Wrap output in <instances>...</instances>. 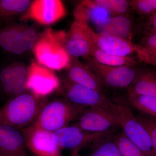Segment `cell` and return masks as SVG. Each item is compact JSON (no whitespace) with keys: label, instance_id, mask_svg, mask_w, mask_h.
Masks as SVG:
<instances>
[{"label":"cell","instance_id":"6da1fadb","mask_svg":"<svg viewBox=\"0 0 156 156\" xmlns=\"http://www.w3.org/2000/svg\"><path fill=\"white\" fill-rule=\"evenodd\" d=\"M67 34L63 31L48 29L34 47V52L40 65L50 69L59 70L70 66L71 56L65 48Z\"/></svg>","mask_w":156,"mask_h":156},{"label":"cell","instance_id":"7a4b0ae2","mask_svg":"<svg viewBox=\"0 0 156 156\" xmlns=\"http://www.w3.org/2000/svg\"><path fill=\"white\" fill-rule=\"evenodd\" d=\"M39 99L24 92L13 97L0 109V123L21 130L31 126L45 103Z\"/></svg>","mask_w":156,"mask_h":156},{"label":"cell","instance_id":"3957f363","mask_svg":"<svg viewBox=\"0 0 156 156\" xmlns=\"http://www.w3.org/2000/svg\"><path fill=\"white\" fill-rule=\"evenodd\" d=\"M86 108L67 99L52 101L43 105L31 126L53 132L68 126Z\"/></svg>","mask_w":156,"mask_h":156},{"label":"cell","instance_id":"277c9868","mask_svg":"<svg viewBox=\"0 0 156 156\" xmlns=\"http://www.w3.org/2000/svg\"><path fill=\"white\" fill-rule=\"evenodd\" d=\"M118 131L93 133L72 125L52 132V136L53 141L60 149L79 151L84 148L93 147L105 140L112 138Z\"/></svg>","mask_w":156,"mask_h":156},{"label":"cell","instance_id":"5b68a950","mask_svg":"<svg viewBox=\"0 0 156 156\" xmlns=\"http://www.w3.org/2000/svg\"><path fill=\"white\" fill-rule=\"evenodd\" d=\"M119 115L122 132L146 156H156V150L147 131L137 121L127 102L119 103Z\"/></svg>","mask_w":156,"mask_h":156},{"label":"cell","instance_id":"8992f818","mask_svg":"<svg viewBox=\"0 0 156 156\" xmlns=\"http://www.w3.org/2000/svg\"><path fill=\"white\" fill-rule=\"evenodd\" d=\"M87 66L101 79L107 88L118 89H128L139 70L136 66L105 65L93 58L88 59Z\"/></svg>","mask_w":156,"mask_h":156},{"label":"cell","instance_id":"52a82bcc","mask_svg":"<svg viewBox=\"0 0 156 156\" xmlns=\"http://www.w3.org/2000/svg\"><path fill=\"white\" fill-rule=\"evenodd\" d=\"M72 126L89 132H103L122 129L118 115L99 108L84 109Z\"/></svg>","mask_w":156,"mask_h":156},{"label":"cell","instance_id":"ba28073f","mask_svg":"<svg viewBox=\"0 0 156 156\" xmlns=\"http://www.w3.org/2000/svg\"><path fill=\"white\" fill-rule=\"evenodd\" d=\"M66 97L71 103L79 106L99 108L119 114V103L113 102L106 94L72 82L68 86Z\"/></svg>","mask_w":156,"mask_h":156},{"label":"cell","instance_id":"9c48e42d","mask_svg":"<svg viewBox=\"0 0 156 156\" xmlns=\"http://www.w3.org/2000/svg\"><path fill=\"white\" fill-rule=\"evenodd\" d=\"M59 86L58 78L49 69L32 62L27 71V89L41 98L54 92Z\"/></svg>","mask_w":156,"mask_h":156},{"label":"cell","instance_id":"30bf717a","mask_svg":"<svg viewBox=\"0 0 156 156\" xmlns=\"http://www.w3.org/2000/svg\"><path fill=\"white\" fill-rule=\"evenodd\" d=\"M28 151L35 156H62L52 132L33 126L22 129Z\"/></svg>","mask_w":156,"mask_h":156},{"label":"cell","instance_id":"8fae6325","mask_svg":"<svg viewBox=\"0 0 156 156\" xmlns=\"http://www.w3.org/2000/svg\"><path fill=\"white\" fill-rule=\"evenodd\" d=\"M91 27L84 23L75 21L67 34L65 48L73 57L90 56L93 44L90 34Z\"/></svg>","mask_w":156,"mask_h":156},{"label":"cell","instance_id":"7c38bea8","mask_svg":"<svg viewBox=\"0 0 156 156\" xmlns=\"http://www.w3.org/2000/svg\"><path fill=\"white\" fill-rule=\"evenodd\" d=\"M66 14L63 3L59 0H37L28 11L31 19L42 25H48L62 19Z\"/></svg>","mask_w":156,"mask_h":156},{"label":"cell","instance_id":"4fadbf2b","mask_svg":"<svg viewBox=\"0 0 156 156\" xmlns=\"http://www.w3.org/2000/svg\"><path fill=\"white\" fill-rule=\"evenodd\" d=\"M22 130L0 123V153L6 156H29Z\"/></svg>","mask_w":156,"mask_h":156},{"label":"cell","instance_id":"5bb4252c","mask_svg":"<svg viewBox=\"0 0 156 156\" xmlns=\"http://www.w3.org/2000/svg\"><path fill=\"white\" fill-rule=\"evenodd\" d=\"M91 37L93 44L101 50L108 54L119 56H128L136 53L139 46L130 40L98 34L91 29Z\"/></svg>","mask_w":156,"mask_h":156},{"label":"cell","instance_id":"9a60e30c","mask_svg":"<svg viewBox=\"0 0 156 156\" xmlns=\"http://www.w3.org/2000/svg\"><path fill=\"white\" fill-rule=\"evenodd\" d=\"M132 19L126 14L105 18L98 23L96 33L129 40L132 33Z\"/></svg>","mask_w":156,"mask_h":156},{"label":"cell","instance_id":"2e32d148","mask_svg":"<svg viewBox=\"0 0 156 156\" xmlns=\"http://www.w3.org/2000/svg\"><path fill=\"white\" fill-rule=\"evenodd\" d=\"M69 77L71 82L106 94L107 87L89 68L76 62L70 68Z\"/></svg>","mask_w":156,"mask_h":156},{"label":"cell","instance_id":"e0dca14e","mask_svg":"<svg viewBox=\"0 0 156 156\" xmlns=\"http://www.w3.org/2000/svg\"><path fill=\"white\" fill-rule=\"evenodd\" d=\"M128 95H143L156 97V70L139 68L136 78L128 89Z\"/></svg>","mask_w":156,"mask_h":156},{"label":"cell","instance_id":"ac0fdd59","mask_svg":"<svg viewBox=\"0 0 156 156\" xmlns=\"http://www.w3.org/2000/svg\"><path fill=\"white\" fill-rule=\"evenodd\" d=\"M22 30L15 26L8 27L0 31V47L14 54H22L24 50L21 42Z\"/></svg>","mask_w":156,"mask_h":156},{"label":"cell","instance_id":"d6986e66","mask_svg":"<svg viewBox=\"0 0 156 156\" xmlns=\"http://www.w3.org/2000/svg\"><path fill=\"white\" fill-rule=\"evenodd\" d=\"M90 56L99 63L110 66H136L138 65V62L134 58L107 53L94 44L92 46Z\"/></svg>","mask_w":156,"mask_h":156},{"label":"cell","instance_id":"ffe728a7","mask_svg":"<svg viewBox=\"0 0 156 156\" xmlns=\"http://www.w3.org/2000/svg\"><path fill=\"white\" fill-rule=\"evenodd\" d=\"M127 103L130 107L156 119V97L150 95H128Z\"/></svg>","mask_w":156,"mask_h":156},{"label":"cell","instance_id":"44dd1931","mask_svg":"<svg viewBox=\"0 0 156 156\" xmlns=\"http://www.w3.org/2000/svg\"><path fill=\"white\" fill-rule=\"evenodd\" d=\"M31 4L27 0L0 1V17H7L25 11Z\"/></svg>","mask_w":156,"mask_h":156},{"label":"cell","instance_id":"7402d4cb","mask_svg":"<svg viewBox=\"0 0 156 156\" xmlns=\"http://www.w3.org/2000/svg\"><path fill=\"white\" fill-rule=\"evenodd\" d=\"M113 140L123 156H146L139 148L126 137L122 131L115 134Z\"/></svg>","mask_w":156,"mask_h":156},{"label":"cell","instance_id":"603a6c76","mask_svg":"<svg viewBox=\"0 0 156 156\" xmlns=\"http://www.w3.org/2000/svg\"><path fill=\"white\" fill-rule=\"evenodd\" d=\"M94 5L105 9L115 15L126 14L130 7L129 1L126 0H95Z\"/></svg>","mask_w":156,"mask_h":156},{"label":"cell","instance_id":"cb8c5ba5","mask_svg":"<svg viewBox=\"0 0 156 156\" xmlns=\"http://www.w3.org/2000/svg\"><path fill=\"white\" fill-rule=\"evenodd\" d=\"M113 138L105 140L92 147L89 156H123Z\"/></svg>","mask_w":156,"mask_h":156},{"label":"cell","instance_id":"d4e9b609","mask_svg":"<svg viewBox=\"0 0 156 156\" xmlns=\"http://www.w3.org/2000/svg\"><path fill=\"white\" fill-rule=\"evenodd\" d=\"M130 7L138 14L150 16L156 12V0L129 1Z\"/></svg>","mask_w":156,"mask_h":156},{"label":"cell","instance_id":"484cf974","mask_svg":"<svg viewBox=\"0 0 156 156\" xmlns=\"http://www.w3.org/2000/svg\"><path fill=\"white\" fill-rule=\"evenodd\" d=\"M137 121L147 131L156 150V119L153 118L140 114L135 116Z\"/></svg>","mask_w":156,"mask_h":156},{"label":"cell","instance_id":"4316f807","mask_svg":"<svg viewBox=\"0 0 156 156\" xmlns=\"http://www.w3.org/2000/svg\"><path fill=\"white\" fill-rule=\"evenodd\" d=\"M37 38V34L32 29H27L22 30L21 34V42L24 51H28L33 48L35 41Z\"/></svg>","mask_w":156,"mask_h":156},{"label":"cell","instance_id":"83f0119b","mask_svg":"<svg viewBox=\"0 0 156 156\" xmlns=\"http://www.w3.org/2000/svg\"><path fill=\"white\" fill-rule=\"evenodd\" d=\"M136 53L140 61L156 66V48L148 51L138 49Z\"/></svg>","mask_w":156,"mask_h":156},{"label":"cell","instance_id":"f1b7e54d","mask_svg":"<svg viewBox=\"0 0 156 156\" xmlns=\"http://www.w3.org/2000/svg\"><path fill=\"white\" fill-rule=\"evenodd\" d=\"M10 67L12 80L14 81V85L17 81L27 77V70L24 66H14Z\"/></svg>","mask_w":156,"mask_h":156},{"label":"cell","instance_id":"f546056e","mask_svg":"<svg viewBox=\"0 0 156 156\" xmlns=\"http://www.w3.org/2000/svg\"><path fill=\"white\" fill-rule=\"evenodd\" d=\"M144 26L146 36L156 34V12L149 16Z\"/></svg>","mask_w":156,"mask_h":156},{"label":"cell","instance_id":"4dcf8cb0","mask_svg":"<svg viewBox=\"0 0 156 156\" xmlns=\"http://www.w3.org/2000/svg\"><path fill=\"white\" fill-rule=\"evenodd\" d=\"M0 81L2 86L11 81H13L11 75V67L5 68L0 73Z\"/></svg>","mask_w":156,"mask_h":156},{"label":"cell","instance_id":"1f68e13d","mask_svg":"<svg viewBox=\"0 0 156 156\" xmlns=\"http://www.w3.org/2000/svg\"><path fill=\"white\" fill-rule=\"evenodd\" d=\"M79 151H72L71 154L70 156H81L79 153Z\"/></svg>","mask_w":156,"mask_h":156},{"label":"cell","instance_id":"d6a6232c","mask_svg":"<svg viewBox=\"0 0 156 156\" xmlns=\"http://www.w3.org/2000/svg\"><path fill=\"white\" fill-rule=\"evenodd\" d=\"M0 156H6L5 155L1 153H0Z\"/></svg>","mask_w":156,"mask_h":156}]
</instances>
